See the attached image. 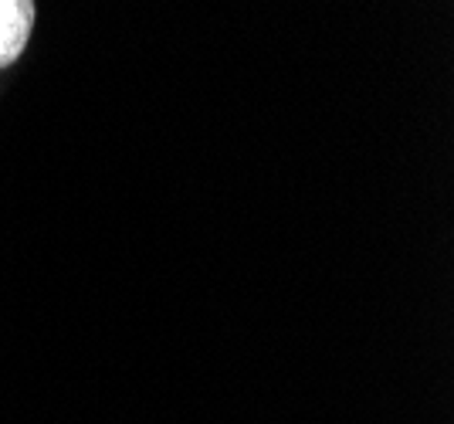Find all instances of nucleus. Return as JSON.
I'll return each mask as SVG.
<instances>
[{
    "instance_id": "obj_1",
    "label": "nucleus",
    "mask_w": 454,
    "mask_h": 424,
    "mask_svg": "<svg viewBox=\"0 0 454 424\" xmlns=\"http://www.w3.org/2000/svg\"><path fill=\"white\" fill-rule=\"evenodd\" d=\"M35 31V0H0V68L14 65Z\"/></svg>"
}]
</instances>
